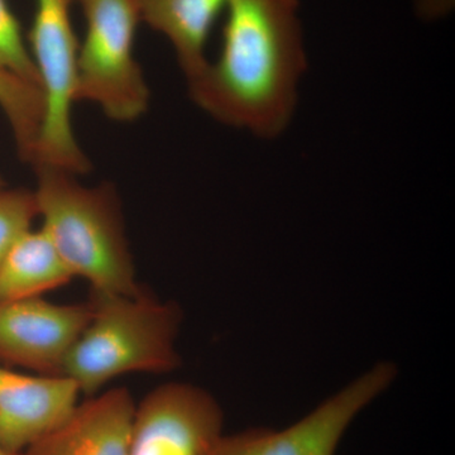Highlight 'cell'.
Masks as SVG:
<instances>
[{
    "label": "cell",
    "instance_id": "6da1fadb",
    "mask_svg": "<svg viewBox=\"0 0 455 455\" xmlns=\"http://www.w3.org/2000/svg\"><path fill=\"white\" fill-rule=\"evenodd\" d=\"M220 55L188 80L212 118L272 139L286 130L307 68L298 0H228Z\"/></svg>",
    "mask_w": 455,
    "mask_h": 455
},
{
    "label": "cell",
    "instance_id": "7a4b0ae2",
    "mask_svg": "<svg viewBox=\"0 0 455 455\" xmlns=\"http://www.w3.org/2000/svg\"><path fill=\"white\" fill-rule=\"evenodd\" d=\"M33 191L42 229L75 277L92 292L136 295L133 256L125 233L122 203L112 184L84 187L75 173L47 164H32Z\"/></svg>",
    "mask_w": 455,
    "mask_h": 455
},
{
    "label": "cell",
    "instance_id": "3957f363",
    "mask_svg": "<svg viewBox=\"0 0 455 455\" xmlns=\"http://www.w3.org/2000/svg\"><path fill=\"white\" fill-rule=\"evenodd\" d=\"M92 317L75 341L62 376L86 397L130 373H167L180 366L176 350L182 313L143 289L136 295L92 292Z\"/></svg>",
    "mask_w": 455,
    "mask_h": 455
},
{
    "label": "cell",
    "instance_id": "277c9868",
    "mask_svg": "<svg viewBox=\"0 0 455 455\" xmlns=\"http://www.w3.org/2000/svg\"><path fill=\"white\" fill-rule=\"evenodd\" d=\"M85 20L76 62V101L131 123L148 109L149 89L134 56L140 23L137 0H75Z\"/></svg>",
    "mask_w": 455,
    "mask_h": 455
},
{
    "label": "cell",
    "instance_id": "5b68a950",
    "mask_svg": "<svg viewBox=\"0 0 455 455\" xmlns=\"http://www.w3.org/2000/svg\"><path fill=\"white\" fill-rule=\"evenodd\" d=\"M75 0H36L29 51L40 76L44 116L29 163L47 164L83 175L90 161L75 137L76 62L79 41L71 20Z\"/></svg>",
    "mask_w": 455,
    "mask_h": 455
},
{
    "label": "cell",
    "instance_id": "8992f818",
    "mask_svg": "<svg viewBox=\"0 0 455 455\" xmlns=\"http://www.w3.org/2000/svg\"><path fill=\"white\" fill-rule=\"evenodd\" d=\"M394 377L392 364H377L295 424L223 434L209 455H337L350 425Z\"/></svg>",
    "mask_w": 455,
    "mask_h": 455
},
{
    "label": "cell",
    "instance_id": "52a82bcc",
    "mask_svg": "<svg viewBox=\"0 0 455 455\" xmlns=\"http://www.w3.org/2000/svg\"><path fill=\"white\" fill-rule=\"evenodd\" d=\"M223 411L208 391L170 382L134 410L130 455H209L223 435Z\"/></svg>",
    "mask_w": 455,
    "mask_h": 455
},
{
    "label": "cell",
    "instance_id": "ba28073f",
    "mask_svg": "<svg viewBox=\"0 0 455 455\" xmlns=\"http://www.w3.org/2000/svg\"><path fill=\"white\" fill-rule=\"evenodd\" d=\"M92 311L90 301H0V361L38 374H62L66 357L88 325Z\"/></svg>",
    "mask_w": 455,
    "mask_h": 455
},
{
    "label": "cell",
    "instance_id": "9c48e42d",
    "mask_svg": "<svg viewBox=\"0 0 455 455\" xmlns=\"http://www.w3.org/2000/svg\"><path fill=\"white\" fill-rule=\"evenodd\" d=\"M80 394L62 374L31 376L0 366V445L22 453L73 414Z\"/></svg>",
    "mask_w": 455,
    "mask_h": 455
},
{
    "label": "cell",
    "instance_id": "30bf717a",
    "mask_svg": "<svg viewBox=\"0 0 455 455\" xmlns=\"http://www.w3.org/2000/svg\"><path fill=\"white\" fill-rule=\"evenodd\" d=\"M134 410L125 387L94 395L18 455H130Z\"/></svg>",
    "mask_w": 455,
    "mask_h": 455
},
{
    "label": "cell",
    "instance_id": "8fae6325",
    "mask_svg": "<svg viewBox=\"0 0 455 455\" xmlns=\"http://www.w3.org/2000/svg\"><path fill=\"white\" fill-rule=\"evenodd\" d=\"M228 0H137L140 22L169 40L188 80L205 68L211 32Z\"/></svg>",
    "mask_w": 455,
    "mask_h": 455
},
{
    "label": "cell",
    "instance_id": "7c38bea8",
    "mask_svg": "<svg viewBox=\"0 0 455 455\" xmlns=\"http://www.w3.org/2000/svg\"><path fill=\"white\" fill-rule=\"evenodd\" d=\"M73 278L46 232L29 228L12 244L0 266V301L42 298Z\"/></svg>",
    "mask_w": 455,
    "mask_h": 455
},
{
    "label": "cell",
    "instance_id": "4fadbf2b",
    "mask_svg": "<svg viewBox=\"0 0 455 455\" xmlns=\"http://www.w3.org/2000/svg\"><path fill=\"white\" fill-rule=\"evenodd\" d=\"M0 108L7 116L23 160H31L44 116V97L36 86L0 73Z\"/></svg>",
    "mask_w": 455,
    "mask_h": 455
},
{
    "label": "cell",
    "instance_id": "5bb4252c",
    "mask_svg": "<svg viewBox=\"0 0 455 455\" xmlns=\"http://www.w3.org/2000/svg\"><path fill=\"white\" fill-rule=\"evenodd\" d=\"M0 73L12 75L41 90L28 44L7 0H0Z\"/></svg>",
    "mask_w": 455,
    "mask_h": 455
},
{
    "label": "cell",
    "instance_id": "9a60e30c",
    "mask_svg": "<svg viewBox=\"0 0 455 455\" xmlns=\"http://www.w3.org/2000/svg\"><path fill=\"white\" fill-rule=\"evenodd\" d=\"M38 217L33 191L14 188L0 193V266L18 236L32 228Z\"/></svg>",
    "mask_w": 455,
    "mask_h": 455
},
{
    "label": "cell",
    "instance_id": "2e32d148",
    "mask_svg": "<svg viewBox=\"0 0 455 455\" xmlns=\"http://www.w3.org/2000/svg\"><path fill=\"white\" fill-rule=\"evenodd\" d=\"M0 455H14V454L8 453V451H5V449L3 448L2 445H0Z\"/></svg>",
    "mask_w": 455,
    "mask_h": 455
},
{
    "label": "cell",
    "instance_id": "e0dca14e",
    "mask_svg": "<svg viewBox=\"0 0 455 455\" xmlns=\"http://www.w3.org/2000/svg\"><path fill=\"white\" fill-rule=\"evenodd\" d=\"M5 185L4 181H3L2 178H0V193H2L3 190H4Z\"/></svg>",
    "mask_w": 455,
    "mask_h": 455
}]
</instances>
